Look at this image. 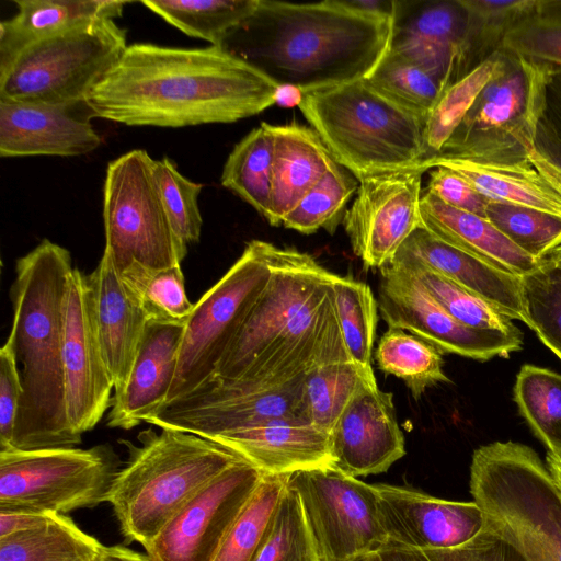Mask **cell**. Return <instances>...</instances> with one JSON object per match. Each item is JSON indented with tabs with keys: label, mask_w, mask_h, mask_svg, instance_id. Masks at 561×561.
I'll list each match as a JSON object with an SVG mask.
<instances>
[{
	"label": "cell",
	"mask_w": 561,
	"mask_h": 561,
	"mask_svg": "<svg viewBox=\"0 0 561 561\" xmlns=\"http://www.w3.org/2000/svg\"><path fill=\"white\" fill-rule=\"evenodd\" d=\"M392 398L377 386L353 398L330 434L335 469L354 478L382 473L405 455Z\"/></svg>",
	"instance_id": "20"
},
{
	"label": "cell",
	"mask_w": 561,
	"mask_h": 561,
	"mask_svg": "<svg viewBox=\"0 0 561 561\" xmlns=\"http://www.w3.org/2000/svg\"><path fill=\"white\" fill-rule=\"evenodd\" d=\"M366 81L379 93L425 122L444 92L430 73L390 50H387Z\"/></svg>",
	"instance_id": "41"
},
{
	"label": "cell",
	"mask_w": 561,
	"mask_h": 561,
	"mask_svg": "<svg viewBox=\"0 0 561 561\" xmlns=\"http://www.w3.org/2000/svg\"><path fill=\"white\" fill-rule=\"evenodd\" d=\"M302 92L293 87H279L277 94V102L283 106H291L299 104Z\"/></svg>",
	"instance_id": "57"
},
{
	"label": "cell",
	"mask_w": 561,
	"mask_h": 561,
	"mask_svg": "<svg viewBox=\"0 0 561 561\" xmlns=\"http://www.w3.org/2000/svg\"><path fill=\"white\" fill-rule=\"evenodd\" d=\"M466 24L460 0L394 1L388 50L425 70L445 91L453 84Z\"/></svg>",
	"instance_id": "22"
},
{
	"label": "cell",
	"mask_w": 561,
	"mask_h": 561,
	"mask_svg": "<svg viewBox=\"0 0 561 561\" xmlns=\"http://www.w3.org/2000/svg\"><path fill=\"white\" fill-rule=\"evenodd\" d=\"M18 13L0 23V68L44 38L99 19L122 15L127 1L14 0Z\"/></svg>",
	"instance_id": "30"
},
{
	"label": "cell",
	"mask_w": 561,
	"mask_h": 561,
	"mask_svg": "<svg viewBox=\"0 0 561 561\" xmlns=\"http://www.w3.org/2000/svg\"><path fill=\"white\" fill-rule=\"evenodd\" d=\"M153 175L176 238L186 247L197 242L203 226L198 207L203 185L182 175L168 157L153 161Z\"/></svg>",
	"instance_id": "47"
},
{
	"label": "cell",
	"mask_w": 561,
	"mask_h": 561,
	"mask_svg": "<svg viewBox=\"0 0 561 561\" xmlns=\"http://www.w3.org/2000/svg\"><path fill=\"white\" fill-rule=\"evenodd\" d=\"M358 184L359 181L352 173H347L345 168L334 162L285 217L282 226L304 234H311L319 229L333 233Z\"/></svg>",
	"instance_id": "43"
},
{
	"label": "cell",
	"mask_w": 561,
	"mask_h": 561,
	"mask_svg": "<svg viewBox=\"0 0 561 561\" xmlns=\"http://www.w3.org/2000/svg\"><path fill=\"white\" fill-rule=\"evenodd\" d=\"M422 167L363 178L343 224L353 252L367 267L381 268L422 226Z\"/></svg>",
	"instance_id": "17"
},
{
	"label": "cell",
	"mask_w": 561,
	"mask_h": 561,
	"mask_svg": "<svg viewBox=\"0 0 561 561\" xmlns=\"http://www.w3.org/2000/svg\"><path fill=\"white\" fill-rule=\"evenodd\" d=\"M121 469L110 444L0 451V512L68 514L107 497Z\"/></svg>",
	"instance_id": "10"
},
{
	"label": "cell",
	"mask_w": 561,
	"mask_h": 561,
	"mask_svg": "<svg viewBox=\"0 0 561 561\" xmlns=\"http://www.w3.org/2000/svg\"><path fill=\"white\" fill-rule=\"evenodd\" d=\"M288 484L320 561H358L387 545L374 484L334 467L297 471Z\"/></svg>",
	"instance_id": "13"
},
{
	"label": "cell",
	"mask_w": 561,
	"mask_h": 561,
	"mask_svg": "<svg viewBox=\"0 0 561 561\" xmlns=\"http://www.w3.org/2000/svg\"><path fill=\"white\" fill-rule=\"evenodd\" d=\"M306 375L280 387L257 390L238 388L214 376L162 405L146 423L211 439L272 419L308 420Z\"/></svg>",
	"instance_id": "14"
},
{
	"label": "cell",
	"mask_w": 561,
	"mask_h": 561,
	"mask_svg": "<svg viewBox=\"0 0 561 561\" xmlns=\"http://www.w3.org/2000/svg\"><path fill=\"white\" fill-rule=\"evenodd\" d=\"M87 101L43 104L0 101V156L75 157L101 145Z\"/></svg>",
	"instance_id": "21"
},
{
	"label": "cell",
	"mask_w": 561,
	"mask_h": 561,
	"mask_svg": "<svg viewBox=\"0 0 561 561\" xmlns=\"http://www.w3.org/2000/svg\"><path fill=\"white\" fill-rule=\"evenodd\" d=\"M350 7L362 12L392 18L394 0H344Z\"/></svg>",
	"instance_id": "56"
},
{
	"label": "cell",
	"mask_w": 561,
	"mask_h": 561,
	"mask_svg": "<svg viewBox=\"0 0 561 561\" xmlns=\"http://www.w3.org/2000/svg\"><path fill=\"white\" fill-rule=\"evenodd\" d=\"M433 169L426 186L428 192L450 207L486 218L489 198L455 171L443 167Z\"/></svg>",
	"instance_id": "53"
},
{
	"label": "cell",
	"mask_w": 561,
	"mask_h": 561,
	"mask_svg": "<svg viewBox=\"0 0 561 561\" xmlns=\"http://www.w3.org/2000/svg\"><path fill=\"white\" fill-rule=\"evenodd\" d=\"M298 107L334 160L357 180L422 167L425 121L366 79L302 93Z\"/></svg>",
	"instance_id": "6"
},
{
	"label": "cell",
	"mask_w": 561,
	"mask_h": 561,
	"mask_svg": "<svg viewBox=\"0 0 561 561\" xmlns=\"http://www.w3.org/2000/svg\"><path fill=\"white\" fill-rule=\"evenodd\" d=\"M183 327L147 322L127 382L112 397L108 427L131 430L147 422L165 403Z\"/></svg>",
	"instance_id": "24"
},
{
	"label": "cell",
	"mask_w": 561,
	"mask_h": 561,
	"mask_svg": "<svg viewBox=\"0 0 561 561\" xmlns=\"http://www.w3.org/2000/svg\"><path fill=\"white\" fill-rule=\"evenodd\" d=\"M274 129L262 122L232 149L221 172V185L267 216L273 183Z\"/></svg>",
	"instance_id": "33"
},
{
	"label": "cell",
	"mask_w": 561,
	"mask_h": 561,
	"mask_svg": "<svg viewBox=\"0 0 561 561\" xmlns=\"http://www.w3.org/2000/svg\"><path fill=\"white\" fill-rule=\"evenodd\" d=\"M520 415L548 453L561 455V374L526 364L513 389Z\"/></svg>",
	"instance_id": "40"
},
{
	"label": "cell",
	"mask_w": 561,
	"mask_h": 561,
	"mask_svg": "<svg viewBox=\"0 0 561 561\" xmlns=\"http://www.w3.org/2000/svg\"><path fill=\"white\" fill-rule=\"evenodd\" d=\"M264 473L241 459L192 496L145 548L152 561H213Z\"/></svg>",
	"instance_id": "15"
},
{
	"label": "cell",
	"mask_w": 561,
	"mask_h": 561,
	"mask_svg": "<svg viewBox=\"0 0 561 561\" xmlns=\"http://www.w3.org/2000/svg\"><path fill=\"white\" fill-rule=\"evenodd\" d=\"M522 279L528 328L561 360V267L545 259Z\"/></svg>",
	"instance_id": "46"
},
{
	"label": "cell",
	"mask_w": 561,
	"mask_h": 561,
	"mask_svg": "<svg viewBox=\"0 0 561 561\" xmlns=\"http://www.w3.org/2000/svg\"><path fill=\"white\" fill-rule=\"evenodd\" d=\"M545 259L553 265L561 267V245L551 251Z\"/></svg>",
	"instance_id": "59"
},
{
	"label": "cell",
	"mask_w": 561,
	"mask_h": 561,
	"mask_svg": "<svg viewBox=\"0 0 561 561\" xmlns=\"http://www.w3.org/2000/svg\"><path fill=\"white\" fill-rule=\"evenodd\" d=\"M290 474L264 473L213 561H256L265 546Z\"/></svg>",
	"instance_id": "34"
},
{
	"label": "cell",
	"mask_w": 561,
	"mask_h": 561,
	"mask_svg": "<svg viewBox=\"0 0 561 561\" xmlns=\"http://www.w3.org/2000/svg\"><path fill=\"white\" fill-rule=\"evenodd\" d=\"M271 248V242L262 240L248 242L233 265L194 302L183 327L175 373L165 403L184 397L216 375L221 359L267 285L272 272Z\"/></svg>",
	"instance_id": "11"
},
{
	"label": "cell",
	"mask_w": 561,
	"mask_h": 561,
	"mask_svg": "<svg viewBox=\"0 0 561 561\" xmlns=\"http://www.w3.org/2000/svg\"><path fill=\"white\" fill-rule=\"evenodd\" d=\"M551 71L548 65L501 48L494 75L437 156L504 164L530 162L561 185V171L535 148Z\"/></svg>",
	"instance_id": "8"
},
{
	"label": "cell",
	"mask_w": 561,
	"mask_h": 561,
	"mask_svg": "<svg viewBox=\"0 0 561 561\" xmlns=\"http://www.w3.org/2000/svg\"><path fill=\"white\" fill-rule=\"evenodd\" d=\"M119 277L148 321L185 324L194 304L187 298L181 265L158 270L134 262Z\"/></svg>",
	"instance_id": "38"
},
{
	"label": "cell",
	"mask_w": 561,
	"mask_h": 561,
	"mask_svg": "<svg viewBox=\"0 0 561 561\" xmlns=\"http://www.w3.org/2000/svg\"><path fill=\"white\" fill-rule=\"evenodd\" d=\"M153 159L131 150L111 161L103 186L104 251L121 275L131 263L181 265L187 253L175 236L153 175Z\"/></svg>",
	"instance_id": "12"
},
{
	"label": "cell",
	"mask_w": 561,
	"mask_h": 561,
	"mask_svg": "<svg viewBox=\"0 0 561 561\" xmlns=\"http://www.w3.org/2000/svg\"><path fill=\"white\" fill-rule=\"evenodd\" d=\"M273 129L272 198L265 219L272 226H282L336 161L311 127L291 123L273 125Z\"/></svg>",
	"instance_id": "28"
},
{
	"label": "cell",
	"mask_w": 561,
	"mask_h": 561,
	"mask_svg": "<svg viewBox=\"0 0 561 561\" xmlns=\"http://www.w3.org/2000/svg\"><path fill=\"white\" fill-rule=\"evenodd\" d=\"M187 36L221 46L256 9L259 0H147L141 2Z\"/></svg>",
	"instance_id": "35"
},
{
	"label": "cell",
	"mask_w": 561,
	"mask_h": 561,
	"mask_svg": "<svg viewBox=\"0 0 561 561\" xmlns=\"http://www.w3.org/2000/svg\"><path fill=\"white\" fill-rule=\"evenodd\" d=\"M87 278L100 344L116 392L127 382L148 319L127 294L105 252Z\"/></svg>",
	"instance_id": "26"
},
{
	"label": "cell",
	"mask_w": 561,
	"mask_h": 561,
	"mask_svg": "<svg viewBox=\"0 0 561 561\" xmlns=\"http://www.w3.org/2000/svg\"><path fill=\"white\" fill-rule=\"evenodd\" d=\"M422 167L425 171L437 167L450 169L490 201L561 216V185L530 162L504 164L437 156Z\"/></svg>",
	"instance_id": "29"
},
{
	"label": "cell",
	"mask_w": 561,
	"mask_h": 561,
	"mask_svg": "<svg viewBox=\"0 0 561 561\" xmlns=\"http://www.w3.org/2000/svg\"><path fill=\"white\" fill-rule=\"evenodd\" d=\"M392 18L344 0L294 3L259 0L221 47L278 87L302 93L366 79L388 50Z\"/></svg>",
	"instance_id": "3"
},
{
	"label": "cell",
	"mask_w": 561,
	"mask_h": 561,
	"mask_svg": "<svg viewBox=\"0 0 561 561\" xmlns=\"http://www.w3.org/2000/svg\"><path fill=\"white\" fill-rule=\"evenodd\" d=\"M256 561H320L298 494L288 484L272 533Z\"/></svg>",
	"instance_id": "48"
},
{
	"label": "cell",
	"mask_w": 561,
	"mask_h": 561,
	"mask_svg": "<svg viewBox=\"0 0 561 561\" xmlns=\"http://www.w3.org/2000/svg\"><path fill=\"white\" fill-rule=\"evenodd\" d=\"M378 307L389 328L407 330L442 354L476 360L508 357L523 346V334L510 335L469 328L453 318L405 270L388 264L380 268Z\"/></svg>",
	"instance_id": "16"
},
{
	"label": "cell",
	"mask_w": 561,
	"mask_h": 561,
	"mask_svg": "<svg viewBox=\"0 0 561 561\" xmlns=\"http://www.w3.org/2000/svg\"><path fill=\"white\" fill-rule=\"evenodd\" d=\"M377 386L374 370L350 360L325 364L306 375L305 398L308 420L331 434L336 421L367 387Z\"/></svg>",
	"instance_id": "36"
},
{
	"label": "cell",
	"mask_w": 561,
	"mask_h": 561,
	"mask_svg": "<svg viewBox=\"0 0 561 561\" xmlns=\"http://www.w3.org/2000/svg\"><path fill=\"white\" fill-rule=\"evenodd\" d=\"M95 561H152L147 553L124 546H104Z\"/></svg>",
	"instance_id": "55"
},
{
	"label": "cell",
	"mask_w": 561,
	"mask_h": 561,
	"mask_svg": "<svg viewBox=\"0 0 561 561\" xmlns=\"http://www.w3.org/2000/svg\"><path fill=\"white\" fill-rule=\"evenodd\" d=\"M210 440L232 450L266 474H293L333 467L330 434L302 417L272 419Z\"/></svg>",
	"instance_id": "23"
},
{
	"label": "cell",
	"mask_w": 561,
	"mask_h": 561,
	"mask_svg": "<svg viewBox=\"0 0 561 561\" xmlns=\"http://www.w3.org/2000/svg\"><path fill=\"white\" fill-rule=\"evenodd\" d=\"M467 13L463 39L456 59L453 84L503 47L506 35L538 14V0H460Z\"/></svg>",
	"instance_id": "31"
},
{
	"label": "cell",
	"mask_w": 561,
	"mask_h": 561,
	"mask_svg": "<svg viewBox=\"0 0 561 561\" xmlns=\"http://www.w3.org/2000/svg\"><path fill=\"white\" fill-rule=\"evenodd\" d=\"M358 561H525L507 542L483 529L472 540L454 548L414 550L386 545Z\"/></svg>",
	"instance_id": "49"
},
{
	"label": "cell",
	"mask_w": 561,
	"mask_h": 561,
	"mask_svg": "<svg viewBox=\"0 0 561 561\" xmlns=\"http://www.w3.org/2000/svg\"><path fill=\"white\" fill-rule=\"evenodd\" d=\"M333 289L340 327L351 359L373 369L377 300L367 284L348 276L337 275Z\"/></svg>",
	"instance_id": "42"
},
{
	"label": "cell",
	"mask_w": 561,
	"mask_h": 561,
	"mask_svg": "<svg viewBox=\"0 0 561 561\" xmlns=\"http://www.w3.org/2000/svg\"><path fill=\"white\" fill-rule=\"evenodd\" d=\"M387 545L414 549L461 546L484 528V515L474 502L432 496L420 490L374 484Z\"/></svg>",
	"instance_id": "19"
},
{
	"label": "cell",
	"mask_w": 561,
	"mask_h": 561,
	"mask_svg": "<svg viewBox=\"0 0 561 561\" xmlns=\"http://www.w3.org/2000/svg\"><path fill=\"white\" fill-rule=\"evenodd\" d=\"M536 151L561 171V71L552 69L536 125Z\"/></svg>",
	"instance_id": "51"
},
{
	"label": "cell",
	"mask_w": 561,
	"mask_h": 561,
	"mask_svg": "<svg viewBox=\"0 0 561 561\" xmlns=\"http://www.w3.org/2000/svg\"><path fill=\"white\" fill-rule=\"evenodd\" d=\"M126 31L99 19L44 38L0 68V101H85L127 47Z\"/></svg>",
	"instance_id": "9"
},
{
	"label": "cell",
	"mask_w": 561,
	"mask_h": 561,
	"mask_svg": "<svg viewBox=\"0 0 561 561\" xmlns=\"http://www.w3.org/2000/svg\"><path fill=\"white\" fill-rule=\"evenodd\" d=\"M271 263L267 285L215 375L242 389L280 387L316 367L352 360L336 312L337 274L273 243Z\"/></svg>",
	"instance_id": "2"
},
{
	"label": "cell",
	"mask_w": 561,
	"mask_h": 561,
	"mask_svg": "<svg viewBox=\"0 0 561 561\" xmlns=\"http://www.w3.org/2000/svg\"><path fill=\"white\" fill-rule=\"evenodd\" d=\"M389 264L413 275L428 295L460 323L477 330L523 334L512 319L494 305L423 264L400 256H394Z\"/></svg>",
	"instance_id": "37"
},
{
	"label": "cell",
	"mask_w": 561,
	"mask_h": 561,
	"mask_svg": "<svg viewBox=\"0 0 561 561\" xmlns=\"http://www.w3.org/2000/svg\"><path fill=\"white\" fill-rule=\"evenodd\" d=\"M64 377L68 422L82 437L111 407L114 385L96 331L88 278L77 268L69 277L66 299Z\"/></svg>",
	"instance_id": "18"
},
{
	"label": "cell",
	"mask_w": 561,
	"mask_h": 561,
	"mask_svg": "<svg viewBox=\"0 0 561 561\" xmlns=\"http://www.w3.org/2000/svg\"><path fill=\"white\" fill-rule=\"evenodd\" d=\"M538 15L561 19V0H538Z\"/></svg>",
	"instance_id": "58"
},
{
	"label": "cell",
	"mask_w": 561,
	"mask_h": 561,
	"mask_svg": "<svg viewBox=\"0 0 561 561\" xmlns=\"http://www.w3.org/2000/svg\"><path fill=\"white\" fill-rule=\"evenodd\" d=\"M138 445L121 440L127 460L107 502L126 541L146 548L201 489L243 459L225 446L181 431L144 430Z\"/></svg>",
	"instance_id": "5"
},
{
	"label": "cell",
	"mask_w": 561,
	"mask_h": 561,
	"mask_svg": "<svg viewBox=\"0 0 561 561\" xmlns=\"http://www.w3.org/2000/svg\"><path fill=\"white\" fill-rule=\"evenodd\" d=\"M497 51L443 92L425 122L426 161L440 153L480 91L494 75Z\"/></svg>",
	"instance_id": "45"
},
{
	"label": "cell",
	"mask_w": 561,
	"mask_h": 561,
	"mask_svg": "<svg viewBox=\"0 0 561 561\" xmlns=\"http://www.w3.org/2000/svg\"><path fill=\"white\" fill-rule=\"evenodd\" d=\"M73 270L70 252L48 239L16 261L8 339L21 364L23 391L9 450L75 447L82 442L68 422L65 402L66 299Z\"/></svg>",
	"instance_id": "4"
},
{
	"label": "cell",
	"mask_w": 561,
	"mask_h": 561,
	"mask_svg": "<svg viewBox=\"0 0 561 561\" xmlns=\"http://www.w3.org/2000/svg\"><path fill=\"white\" fill-rule=\"evenodd\" d=\"M380 370L405 383L419 400L425 390L439 382H450L443 370L442 353L424 340L397 328H389L375 351Z\"/></svg>",
	"instance_id": "39"
},
{
	"label": "cell",
	"mask_w": 561,
	"mask_h": 561,
	"mask_svg": "<svg viewBox=\"0 0 561 561\" xmlns=\"http://www.w3.org/2000/svg\"><path fill=\"white\" fill-rule=\"evenodd\" d=\"M279 87L221 46L128 45L87 98L93 116L127 126L234 123L277 102Z\"/></svg>",
	"instance_id": "1"
},
{
	"label": "cell",
	"mask_w": 561,
	"mask_h": 561,
	"mask_svg": "<svg viewBox=\"0 0 561 561\" xmlns=\"http://www.w3.org/2000/svg\"><path fill=\"white\" fill-rule=\"evenodd\" d=\"M502 48L561 71V19L534 15L506 35Z\"/></svg>",
	"instance_id": "50"
},
{
	"label": "cell",
	"mask_w": 561,
	"mask_h": 561,
	"mask_svg": "<svg viewBox=\"0 0 561 561\" xmlns=\"http://www.w3.org/2000/svg\"><path fill=\"white\" fill-rule=\"evenodd\" d=\"M22 391L14 347L7 339L0 350V451L11 448Z\"/></svg>",
	"instance_id": "52"
},
{
	"label": "cell",
	"mask_w": 561,
	"mask_h": 561,
	"mask_svg": "<svg viewBox=\"0 0 561 561\" xmlns=\"http://www.w3.org/2000/svg\"><path fill=\"white\" fill-rule=\"evenodd\" d=\"M103 545L64 515L41 527L0 538V561H95Z\"/></svg>",
	"instance_id": "32"
},
{
	"label": "cell",
	"mask_w": 561,
	"mask_h": 561,
	"mask_svg": "<svg viewBox=\"0 0 561 561\" xmlns=\"http://www.w3.org/2000/svg\"><path fill=\"white\" fill-rule=\"evenodd\" d=\"M485 217L516 247L538 261L561 245L560 215L490 201Z\"/></svg>",
	"instance_id": "44"
},
{
	"label": "cell",
	"mask_w": 561,
	"mask_h": 561,
	"mask_svg": "<svg viewBox=\"0 0 561 561\" xmlns=\"http://www.w3.org/2000/svg\"><path fill=\"white\" fill-rule=\"evenodd\" d=\"M394 256L423 264L484 298L510 319L528 325L522 276L499 270L448 244L423 226L405 240Z\"/></svg>",
	"instance_id": "25"
},
{
	"label": "cell",
	"mask_w": 561,
	"mask_h": 561,
	"mask_svg": "<svg viewBox=\"0 0 561 561\" xmlns=\"http://www.w3.org/2000/svg\"><path fill=\"white\" fill-rule=\"evenodd\" d=\"M469 485L484 515L483 529L525 561H561V491L533 448L512 440L480 446Z\"/></svg>",
	"instance_id": "7"
},
{
	"label": "cell",
	"mask_w": 561,
	"mask_h": 561,
	"mask_svg": "<svg viewBox=\"0 0 561 561\" xmlns=\"http://www.w3.org/2000/svg\"><path fill=\"white\" fill-rule=\"evenodd\" d=\"M53 513L0 512V538L46 524Z\"/></svg>",
	"instance_id": "54"
},
{
	"label": "cell",
	"mask_w": 561,
	"mask_h": 561,
	"mask_svg": "<svg viewBox=\"0 0 561 561\" xmlns=\"http://www.w3.org/2000/svg\"><path fill=\"white\" fill-rule=\"evenodd\" d=\"M420 213L430 232L499 270L524 276L543 262L516 247L486 218L450 207L426 188Z\"/></svg>",
	"instance_id": "27"
}]
</instances>
